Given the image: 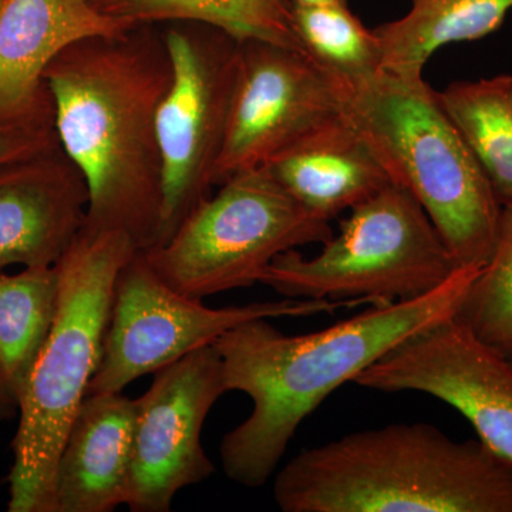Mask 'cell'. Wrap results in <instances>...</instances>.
Wrapping results in <instances>:
<instances>
[{"label": "cell", "mask_w": 512, "mask_h": 512, "mask_svg": "<svg viewBox=\"0 0 512 512\" xmlns=\"http://www.w3.org/2000/svg\"><path fill=\"white\" fill-rule=\"evenodd\" d=\"M57 144L55 131L0 126V165L33 156Z\"/></svg>", "instance_id": "23"}, {"label": "cell", "mask_w": 512, "mask_h": 512, "mask_svg": "<svg viewBox=\"0 0 512 512\" xmlns=\"http://www.w3.org/2000/svg\"><path fill=\"white\" fill-rule=\"evenodd\" d=\"M293 29L313 62L342 86H355L383 72L375 30L366 29L345 2L291 3Z\"/></svg>", "instance_id": "21"}, {"label": "cell", "mask_w": 512, "mask_h": 512, "mask_svg": "<svg viewBox=\"0 0 512 512\" xmlns=\"http://www.w3.org/2000/svg\"><path fill=\"white\" fill-rule=\"evenodd\" d=\"M18 412V397L10 389L9 383L6 382L5 375H3L2 367H0V421L10 419Z\"/></svg>", "instance_id": "24"}, {"label": "cell", "mask_w": 512, "mask_h": 512, "mask_svg": "<svg viewBox=\"0 0 512 512\" xmlns=\"http://www.w3.org/2000/svg\"><path fill=\"white\" fill-rule=\"evenodd\" d=\"M332 237L329 222L303 210L262 167L229 178L167 241L143 252L171 288L202 301L249 288L276 256Z\"/></svg>", "instance_id": "7"}, {"label": "cell", "mask_w": 512, "mask_h": 512, "mask_svg": "<svg viewBox=\"0 0 512 512\" xmlns=\"http://www.w3.org/2000/svg\"><path fill=\"white\" fill-rule=\"evenodd\" d=\"M134 440V400L87 394L57 458L53 512H111L126 505Z\"/></svg>", "instance_id": "15"}, {"label": "cell", "mask_w": 512, "mask_h": 512, "mask_svg": "<svg viewBox=\"0 0 512 512\" xmlns=\"http://www.w3.org/2000/svg\"><path fill=\"white\" fill-rule=\"evenodd\" d=\"M345 119L343 86L291 47L239 42L237 76L214 187L271 163Z\"/></svg>", "instance_id": "10"}, {"label": "cell", "mask_w": 512, "mask_h": 512, "mask_svg": "<svg viewBox=\"0 0 512 512\" xmlns=\"http://www.w3.org/2000/svg\"><path fill=\"white\" fill-rule=\"evenodd\" d=\"M131 28L90 0H0V126L55 131L50 64L73 43Z\"/></svg>", "instance_id": "13"}, {"label": "cell", "mask_w": 512, "mask_h": 512, "mask_svg": "<svg viewBox=\"0 0 512 512\" xmlns=\"http://www.w3.org/2000/svg\"><path fill=\"white\" fill-rule=\"evenodd\" d=\"M512 363V362H511Z\"/></svg>", "instance_id": "26"}, {"label": "cell", "mask_w": 512, "mask_h": 512, "mask_svg": "<svg viewBox=\"0 0 512 512\" xmlns=\"http://www.w3.org/2000/svg\"><path fill=\"white\" fill-rule=\"evenodd\" d=\"M402 19L375 29L383 70L421 79L430 56L450 43L483 39L503 25L512 0H410Z\"/></svg>", "instance_id": "17"}, {"label": "cell", "mask_w": 512, "mask_h": 512, "mask_svg": "<svg viewBox=\"0 0 512 512\" xmlns=\"http://www.w3.org/2000/svg\"><path fill=\"white\" fill-rule=\"evenodd\" d=\"M480 269L458 268L427 295L376 303L308 335H285L272 319L251 320L224 333L214 346L227 392L245 393L254 403L248 419L222 440L229 480L249 488L265 485L303 420L404 339L456 316Z\"/></svg>", "instance_id": "2"}, {"label": "cell", "mask_w": 512, "mask_h": 512, "mask_svg": "<svg viewBox=\"0 0 512 512\" xmlns=\"http://www.w3.org/2000/svg\"><path fill=\"white\" fill-rule=\"evenodd\" d=\"M458 268L419 202L390 184L353 208L318 255L276 256L261 284L285 298L390 303L427 295Z\"/></svg>", "instance_id": "6"}, {"label": "cell", "mask_w": 512, "mask_h": 512, "mask_svg": "<svg viewBox=\"0 0 512 512\" xmlns=\"http://www.w3.org/2000/svg\"><path fill=\"white\" fill-rule=\"evenodd\" d=\"M384 393L430 394L463 414L478 440L512 463V363L456 318L441 320L353 380Z\"/></svg>", "instance_id": "12"}, {"label": "cell", "mask_w": 512, "mask_h": 512, "mask_svg": "<svg viewBox=\"0 0 512 512\" xmlns=\"http://www.w3.org/2000/svg\"><path fill=\"white\" fill-rule=\"evenodd\" d=\"M87 208L86 180L59 144L0 165V269L59 264Z\"/></svg>", "instance_id": "14"}, {"label": "cell", "mask_w": 512, "mask_h": 512, "mask_svg": "<svg viewBox=\"0 0 512 512\" xmlns=\"http://www.w3.org/2000/svg\"><path fill=\"white\" fill-rule=\"evenodd\" d=\"M94 8L131 26L198 23L238 42L264 40L305 53L293 29L289 0H90Z\"/></svg>", "instance_id": "18"}, {"label": "cell", "mask_w": 512, "mask_h": 512, "mask_svg": "<svg viewBox=\"0 0 512 512\" xmlns=\"http://www.w3.org/2000/svg\"><path fill=\"white\" fill-rule=\"evenodd\" d=\"M454 318L512 362V205H503L493 252Z\"/></svg>", "instance_id": "22"}, {"label": "cell", "mask_w": 512, "mask_h": 512, "mask_svg": "<svg viewBox=\"0 0 512 512\" xmlns=\"http://www.w3.org/2000/svg\"><path fill=\"white\" fill-rule=\"evenodd\" d=\"M225 393L222 360L214 345L154 373L150 389L134 400L128 510L168 512L178 491L214 474L201 431Z\"/></svg>", "instance_id": "11"}, {"label": "cell", "mask_w": 512, "mask_h": 512, "mask_svg": "<svg viewBox=\"0 0 512 512\" xmlns=\"http://www.w3.org/2000/svg\"><path fill=\"white\" fill-rule=\"evenodd\" d=\"M303 210L328 221L393 184L375 151L345 119L265 165Z\"/></svg>", "instance_id": "16"}, {"label": "cell", "mask_w": 512, "mask_h": 512, "mask_svg": "<svg viewBox=\"0 0 512 512\" xmlns=\"http://www.w3.org/2000/svg\"><path fill=\"white\" fill-rule=\"evenodd\" d=\"M284 512H512V463L431 424H390L303 450L274 481Z\"/></svg>", "instance_id": "3"}, {"label": "cell", "mask_w": 512, "mask_h": 512, "mask_svg": "<svg viewBox=\"0 0 512 512\" xmlns=\"http://www.w3.org/2000/svg\"><path fill=\"white\" fill-rule=\"evenodd\" d=\"M59 285L56 265L0 274V367L18 400L55 323Z\"/></svg>", "instance_id": "20"}, {"label": "cell", "mask_w": 512, "mask_h": 512, "mask_svg": "<svg viewBox=\"0 0 512 512\" xmlns=\"http://www.w3.org/2000/svg\"><path fill=\"white\" fill-rule=\"evenodd\" d=\"M372 303L366 299H292L208 308L175 291L143 251L121 268L99 367L87 394L123 392L140 377L214 345L228 330L255 319L303 318Z\"/></svg>", "instance_id": "8"}, {"label": "cell", "mask_w": 512, "mask_h": 512, "mask_svg": "<svg viewBox=\"0 0 512 512\" xmlns=\"http://www.w3.org/2000/svg\"><path fill=\"white\" fill-rule=\"evenodd\" d=\"M140 25L64 49L46 72L59 146L89 190L84 227L156 247L163 208L157 113L171 82L164 36Z\"/></svg>", "instance_id": "1"}, {"label": "cell", "mask_w": 512, "mask_h": 512, "mask_svg": "<svg viewBox=\"0 0 512 512\" xmlns=\"http://www.w3.org/2000/svg\"><path fill=\"white\" fill-rule=\"evenodd\" d=\"M437 94L495 197L512 205V76L453 83Z\"/></svg>", "instance_id": "19"}, {"label": "cell", "mask_w": 512, "mask_h": 512, "mask_svg": "<svg viewBox=\"0 0 512 512\" xmlns=\"http://www.w3.org/2000/svg\"><path fill=\"white\" fill-rule=\"evenodd\" d=\"M163 36L171 82L157 113L163 171L157 245L211 195L239 57L238 40L211 26L181 23Z\"/></svg>", "instance_id": "9"}, {"label": "cell", "mask_w": 512, "mask_h": 512, "mask_svg": "<svg viewBox=\"0 0 512 512\" xmlns=\"http://www.w3.org/2000/svg\"><path fill=\"white\" fill-rule=\"evenodd\" d=\"M291 3H301V5H326V3L345 2V0H289Z\"/></svg>", "instance_id": "25"}, {"label": "cell", "mask_w": 512, "mask_h": 512, "mask_svg": "<svg viewBox=\"0 0 512 512\" xmlns=\"http://www.w3.org/2000/svg\"><path fill=\"white\" fill-rule=\"evenodd\" d=\"M346 120L362 134L393 184L419 202L460 268H483L503 205L439 94L421 79L380 72L343 86Z\"/></svg>", "instance_id": "5"}, {"label": "cell", "mask_w": 512, "mask_h": 512, "mask_svg": "<svg viewBox=\"0 0 512 512\" xmlns=\"http://www.w3.org/2000/svg\"><path fill=\"white\" fill-rule=\"evenodd\" d=\"M136 251L123 232L83 228L56 265L55 323L19 399L9 512H53L57 458L99 367L117 276Z\"/></svg>", "instance_id": "4"}]
</instances>
